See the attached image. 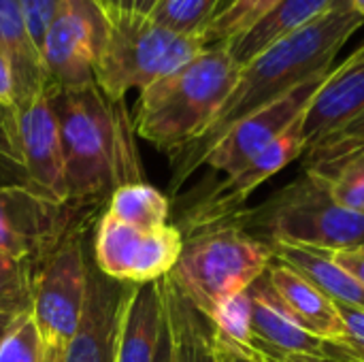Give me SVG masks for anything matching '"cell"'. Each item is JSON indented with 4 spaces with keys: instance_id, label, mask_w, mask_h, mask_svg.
<instances>
[{
    "instance_id": "cell-1",
    "label": "cell",
    "mask_w": 364,
    "mask_h": 362,
    "mask_svg": "<svg viewBox=\"0 0 364 362\" xmlns=\"http://www.w3.org/2000/svg\"><path fill=\"white\" fill-rule=\"evenodd\" d=\"M363 21V17L352 9H331L322 17L271 43L241 66L230 96L205 134L173 156V190H177L203 164L205 154L226 134L228 128L301 83L328 73L333 68V60Z\"/></svg>"
},
{
    "instance_id": "cell-2",
    "label": "cell",
    "mask_w": 364,
    "mask_h": 362,
    "mask_svg": "<svg viewBox=\"0 0 364 362\" xmlns=\"http://www.w3.org/2000/svg\"><path fill=\"white\" fill-rule=\"evenodd\" d=\"M64 156L68 201L94 207L117 188L143 181L134 143V124L124 100H109L96 83L60 90L49 87Z\"/></svg>"
},
{
    "instance_id": "cell-3",
    "label": "cell",
    "mask_w": 364,
    "mask_h": 362,
    "mask_svg": "<svg viewBox=\"0 0 364 362\" xmlns=\"http://www.w3.org/2000/svg\"><path fill=\"white\" fill-rule=\"evenodd\" d=\"M239 70L224 45L203 49L179 70L141 90L134 132L160 151L179 154L211 126Z\"/></svg>"
},
{
    "instance_id": "cell-4",
    "label": "cell",
    "mask_w": 364,
    "mask_h": 362,
    "mask_svg": "<svg viewBox=\"0 0 364 362\" xmlns=\"http://www.w3.org/2000/svg\"><path fill=\"white\" fill-rule=\"evenodd\" d=\"M273 252L235 224L222 222L188 230L177 265L168 273L173 286L209 320L258 282Z\"/></svg>"
},
{
    "instance_id": "cell-5",
    "label": "cell",
    "mask_w": 364,
    "mask_h": 362,
    "mask_svg": "<svg viewBox=\"0 0 364 362\" xmlns=\"http://www.w3.org/2000/svg\"><path fill=\"white\" fill-rule=\"evenodd\" d=\"M226 222L267 245L296 243L322 252L364 247V215L339 207L309 175L288 183L262 205L237 211Z\"/></svg>"
},
{
    "instance_id": "cell-6",
    "label": "cell",
    "mask_w": 364,
    "mask_h": 362,
    "mask_svg": "<svg viewBox=\"0 0 364 362\" xmlns=\"http://www.w3.org/2000/svg\"><path fill=\"white\" fill-rule=\"evenodd\" d=\"M203 49L207 47L200 36L177 34L149 17L117 13L111 17L94 79L109 100L119 102L130 90L141 92L179 70Z\"/></svg>"
},
{
    "instance_id": "cell-7",
    "label": "cell",
    "mask_w": 364,
    "mask_h": 362,
    "mask_svg": "<svg viewBox=\"0 0 364 362\" xmlns=\"http://www.w3.org/2000/svg\"><path fill=\"white\" fill-rule=\"evenodd\" d=\"M87 220L79 222L34 271L32 318L43 346L66 350L87 294Z\"/></svg>"
},
{
    "instance_id": "cell-8",
    "label": "cell",
    "mask_w": 364,
    "mask_h": 362,
    "mask_svg": "<svg viewBox=\"0 0 364 362\" xmlns=\"http://www.w3.org/2000/svg\"><path fill=\"white\" fill-rule=\"evenodd\" d=\"M181 250L183 235L173 224L143 230L105 211L94 226L92 262L117 284L143 286L164 280L177 265Z\"/></svg>"
},
{
    "instance_id": "cell-9",
    "label": "cell",
    "mask_w": 364,
    "mask_h": 362,
    "mask_svg": "<svg viewBox=\"0 0 364 362\" xmlns=\"http://www.w3.org/2000/svg\"><path fill=\"white\" fill-rule=\"evenodd\" d=\"M111 30L98 0H62L43 38L41 58L49 87L73 90L96 83V62Z\"/></svg>"
},
{
    "instance_id": "cell-10",
    "label": "cell",
    "mask_w": 364,
    "mask_h": 362,
    "mask_svg": "<svg viewBox=\"0 0 364 362\" xmlns=\"http://www.w3.org/2000/svg\"><path fill=\"white\" fill-rule=\"evenodd\" d=\"M83 220L85 207L53 203L21 183H0V252L30 260L34 271Z\"/></svg>"
},
{
    "instance_id": "cell-11",
    "label": "cell",
    "mask_w": 364,
    "mask_h": 362,
    "mask_svg": "<svg viewBox=\"0 0 364 362\" xmlns=\"http://www.w3.org/2000/svg\"><path fill=\"white\" fill-rule=\"evenodd\" d=\"M9 126L19 156L21 186L53 203H70L60 128L49 92L43 90L34 98L17 105L9 117Z\"/></svg>"
},
{
    "instance_id": "cell-12",
    "label": "cell",
    "mask_w": 364,
    "mask_h": 362,
    "mask_svg": "<svg viewBox=\"0 0 364 362\" xmlns=\"http://www.w3.org/2000/svg\"><path fill=\"white\" fill-rule=\"evenodd\" d=\"M328 73L301 83L299 87L290 90L288 94L279 96L277 100L264 105L262 109L237 122L205 154L203 164L226 173V177L237 173L258 151H262L269 143L282 137L299 117H303V113L307 111L311 98L316 96V92L320 90Z\"/></svg>"
},
{
    "instance_id": "cell-13",
    "label": "cell",
    "mask_w": 364,
    "mask_h": 362,
    "mask_svg": "<svg viewBox=\"0 0 364 362\" xmlns=\"http://www.w3.org/2000/svg\"><path fill=\"white\" fill-rule=\"evenodd\" d=\"M301 119L303 117H299L282 137H277L262 151H258L237 173L228 175L198 205H194L190 211H186V222H183L186 230H194V228L226 222L230 215H235L237 211L243 209L241 205L250 198V194L258 186H262L273 175L284 171L290 162L301 158L305 154V149H307Z\"/></svg>"
},
{
    "instance_id": "cell-14",
    "label": "cell",
    "mask_w": 364,
    "mask_h": 362,
    "mask_svg": "<svg viewBox=\"0 0 364 362\" xmlns=\"http://www.w3.org/2000/svg\"><path fill=\"white\" fill-rule=\"evenodd\" d=\"M364 111V43L337 68H331L324 83L303 113L301 126L307 149L346 128ZM305 149V151H307Z\"/></svg>"
},
{
    "instance_id": "cell-15",
    "label": "cell",
    "mask_w": 364,
    "mask_h": 362,
    "mask_svg": "<svg viewBox=\"0 0 364 362\" xmlns=\"http://www.w3.org/2000/svg\"><path fill=\"white\" fill-rule=\"evenodd\" d=\"M250 337L256 350L275 358L331 362V344L309 335L282 312L264 275L250 288Z\"/></svg>"
},
{
    "instance_id": "cell-16",
    "label": "cell",
    "mask_w": 364,
    "mask_h": 362,
    "mask_svg": "<svg viewBox=\"0 0 364 362\" xmlns=\"http://www.w3.org/2000/svg\"><path fill=\"white\" fill-rule=\"evenodd\" d=\"M264 280L273 301L292 322H296L303 331L318 337L320 341L333 346L343 344L346 326L339 307L318 286H314L294 269L275 260L269 265Z\"/></svg>"
},
{
    "instance_id": "cell-17",
    "label": "cell",
    "mask_w": 364,
    "mask_h": 362,
    "mask_svg": "<svg viewBox=\"0 0 364 362\" xmlns=\"http://www.w3.org/2000/svg\"><path fill=\"white\" fill-rule=\"evenodd\" d=\"M128 290V284L107 280L90 258L83 314L73 339L64 350L62 362H98L113 350L119 309Z\"/></svg>"
},
{
    "instance_id": "cell-18",
    "label": "cell",
    "mask_w": 364,
    "mask_h": 362,
    "mask_svg": "<svg viewBox=\"0 0 364 362\" xmlns=\"http://www.w3.org/2000/svg\"><path fill=\"white\" fill-rule=\"evenodd\" d=\"M164 329L160 282L130 286L117 320L113 362H154Z\"/></svg>"
},
{
    "instance_id": "cell-19",
    "label": "cell",
    "mask_w": 364,
    "mask_h": 362,
    "mask_svg": "<svg viewBox=\"0 0 364 362\" xmlns=\"http://www.w3.org/2000/svg\"><path fill=\"white\" fill-rule=\"evenodd\" d=\"M0 51L11 66L15 107L47 90L41 51L34 45L19 0H0Z\"/></svg>"
},
{
    "instance_id": "cell-20",
    "label": "cell",
    "mask_w": 364,
    "mask_h": 362,
    "mask_svg": "<svg viewBox=\"0 0 364 362\" xmlns=\"http://www.w3.org/2000/svg\"><path fill=\"white\" fill-rule=\"evenodd\" d=\"M269 247L273 252L275 262H282L301 273L303 277H307L337 305L364 309L363 284L352 273L341 269L324 252L296 243H271Z\"/></svg>"
},
{
    "instance_id": "cell-21",
    "label": "cell",
    "mask_w": 364,
    "mask_h": 362,
    "mask_svg": "<svg viewBox=\"0 0 364 362\" xmlns=\"http://www.w3.org/2000/svg\"><path fill=\"white\" fill-rule=\"evenodd\" d=\"M331 9L333 0H279L277 6L269 15H264L254 28H250L245 34L224 47L241 68L271 43L307 26Z\"/></svg>"
},
{
    "instance_id": "cell-22",
    "label": "cell",
    "mask_w": 364,
    "mask_h": 362,
    "mask_svg": "<svg viewBox=\"0 0 364 362\" xmlns=\"http://www.w3.org/2000/svg\"><path fill=\"white\" fill-rule=\"evenodd\" d=\"M160 290L175 362H218L211 341V322L173 286L168 275L160 280Z\"/></svg>"
},
{
    "instance_id": "cell-23",
    "label": "cell",
    "mask_w": 364,
    "mask_h": 362,
    "mask_svg": "<svg viewBox=\"0 0 364 362\" xmlns=\"http://www.w3.org/2000/svg\"><path fill=\"white\" fill-rule=\"evenodd\" d=\"M107 213H111L124 224L143 230H154L168 224L171 201L151 183L134 181L117 188L107 198Z\"/></svg>"
},
{
    "instance_id": "cell-24",
    "label": "cell",
    "mask_w": 364,
    "mask_h": 362,
    "mask_svg": "<svg viewBox=\"0 0 364 362\" xmlns=\"http://www.w3.org/2000/svg\"><path fill=\"white\" fill-rule=\"evenodd\" d=\"M279 0H232L220 11L203 32L205 47L228 45L254 28L264 15H269Z\"/></svg>"
},
{
    "instance_id": "cell-25",
    "label": "cell",
    "mask_w": 364,
    "mask_h": 362,
    "mask_svg": "<svg viewBox=\"0 0 364 362\" xmlns=\"http://www.w3.org/2000/svg\"><path fill=\"white\" fill-rule=\"evenodd\" d=\"M305 175L316 179L339 207L364 215V149L352 154L328 171Z\"/></svg>"
},
{
    "instance_id": "cell-26",
    "label": "cell",
    "mask_w": 364,
    "mask_h": 362,
    "mask_svg": "<svg viewBox=\"0 0 364 362\" xmlns=\"http://www.w3.org/2000/svg\"><path fill=\"white\" fill-rule=\"evenodd\" d=\"M222 0H158L149 19L186 36H200L211 23Z\"/></svg>"
},
{
    "instance_id": "cell-27",
    "label": "cell",
    "mask_w": 364,
    "mask_h": 362,
    "mask_svg": "<svg viewBox=\"0 0 364 362\" xmlns=\"http://www.w3.org/2000/svg\"><path fill=\"white\" fill-rule=\"evenodd\" d=\"M34 265L0 252V314L32 312Z\"/></svg>"
},
{
    "instance_id": "cell-28",
    "label": "cell",
    "mask_w": 364,
    "mask_h": 362,
    "mask_svg": "<svg viewBox=\"0 0 364 362\" xmlns=\"http://www.w3.org/2000/svg\"><path fill=\"white\" fill-rule=\"evenodd\" d=\"M364 149V111L339 132L326 137L303 154L305 173H322Z\"/></svg>"
},
{
    "instance_id": "cell-29",
    "label": "cell",
    "mask_w": 364,
    "mask_h": 362,
    "mask_svg": "<svg viewBox=\"0 0 364 362\" xmlns=\"http://www.w3.org/2000/svg\"><path fill=\"white\" fill-rule=\"evenodd\" d=\"M0 362H43V341L32 312L21 314L11 335L0 346Z\"/></svg>"
},
{
    "instance_id": "cell-30",
    "label": "cell",
    "mask_w": 364,
    "mask_h": 362,
    "mask_svg": "<svg viewBox=\"0 0 364 362\" xmlns=\"http://www.w3.org/2000/svg\"><path fill=\"white\" fill-rule=\"evenodd\" d=\"M60 2L62 0H19L21 13L26 17V23L30 28V34H32L34 45L38 47V51L43 47V38L47 34V28H49Z\"/></svg>"
},
{
    "instance_id": "cell-31",
    "label": "cell",
    "mask_w": 364,
    "mask_h": 362,
    "mask_svg": "<svg viewBox=\"0 0 364 362\" xmlns=\"http://www.w3.org/2000/svg\"><path fill=\"white\" fill-rule=\"evenodd\" d=\"M337 307L346 326V339L339 346L352 354L364 356V309L346 307V305H337Z\"/></svg>"
},
{
    "instance_id": "cell-32",
    "label": "cell",
    "mask_w": 364,
    "mask_h": 362,
    "mask_svg": "<svg viewBox=\"0 0 364 362\" xmlns=\"http://www.w3.org/2000/svg\"><path fill=\"white\" fill-rule=\"evenodd\" d=\"M0 164L4 169H13L19 171V156H17V147L11 134V126H9V117L0 111Z\"/></svg>"
},
{
    "instance_id": "cell-33",
    "label": "cell",
    "mask_w": 364,
    "mask_h": 362,
    "mask_svg": "<svg viewBox=\"0 0 364 362\" xmlns=\"http://www.w3.org/2000/svg\"><path fill=\"white\" fill-rule=\"evenodd\" d=\"M322 252V250H320ZM328 258H333L341 269L352 273L364 286V247L363 250H341V252H324Z\"/></svg>"
},
{
    "instance_id": "cell-34",
    "label": "cell",
    "mask_w": 364,
    "mask_h": 362,
    "mask_svg": "<svg viewBox=\"0 0 364 362\" xmlns=\"http://www.w3.org/2000/svg\"><path fill=\"white\" fill-rule=\"evenodd\" d=\"M15 109V87H13V75H11V66L4 58V53L0 51V111L11 117Z\"/></svg>"
},
{
    "instance_id": "cell-35",
    "label": "cell",
    "mask_w": 364,
    "mask_h": 362,
    "mask_svg": "<svg viewBox=\"0 0 364 362\" xmlns=\"http://www.w3.org/2000/svg\"><path fill=\"white\" fill-rule=\"evenodd\" d=\"M158 0H119V13L126 15H139V17H149Z\"/></svg>"
},
{
    "instance_id": "cell-36",
    "label": "cell",
    "mask_w": 364,
    "mask_h": 362,
    "mask_svg": "<svg viewBox=\"0 0 364 362\" xmlns=\"http://www.w3.org/2000/svg\"><path fill=\"white\" fill-rule=\"evenodd\" d=\"M154 362H175L173 341H171V333H168V326H166V318H164V329L160 333V341H158V350H156Z\"/></svg>"
},
{
    "instance_id": "cell-37",
    "label": "cell",
    "mask_w": 364,
    "mask_h": 362,
    "mask_svg": "<svg viewBox=\"0 0 364 362\" xmlns=\"http://www.w3.org/2000/svg\"><path fill=\"white\" fill-rule=\"evenodd\" d=\"M19 318H21V314H0V346L11 335V331L15 329Z\"/></svg>"
},
{
    "instance_id": "cell-38",
    "label": "cell",
    "mask_w": 364,
    "mask_h": 362,
    "mask_svg": "<svg viewBox=\"0 0 364 362\" xmlns=\"http://www.w3.org/2000/svg\"><path fill=\"white\" fill-rule=\"evenodd\" d=\"M64 352L58 350V348H49V346H43V362H62Z\"/></svg>"
},
{
    "instance_id": "cell-39",
    "label": "cell",
    "mask_w": 364,
    "mask_h": 362,
    "mask_svg": "<svg viewBox=\"0 0 364 362\" xmlns=\"http://www.w3.org/2000/svg\"><path fill=\"white\" fill-rule=\"evenodd\" d=\"M100 4H102V9L111 15V17H115L117 13H119V0H98Z\"/></svg>"
},
{
    "instance_id": "cell-40",
    "label": "cell",
    "mask_w": 364,
    "mask_h": 362,
    "mask_svg": "<svg viewBox=\"0 0 364 362\" xmlns=\"http://www.w3.org/2000/svg\"><path fill=\"white\" fill-rule=\"evenodd\" d=\"M350 9L364 19V0H350Z\"/></svg>"
},
{
    "instance_id": "cell-41",
    "label": "cell",
    "mask_w": 364,
    "mask_h": 362,
    "mask_svg": "<svg viewBox=\"0 0 364 362\" xmlns=\"http://www.w3.org/2000/svg\"><path fill=\"white\" fill-rule=\"evenodd\" d=\"M333 9H335V11L350 9V0H333Z\"/></svg>"
},
{
    "instance_id": "cell-42",
    "label": "cell",
    "mask_w": 364,
    "mask_h": 362,
    "mask_svg": "<svg viewBox=\"0 0 364 362\" xmlns=\"http://www.w3.org/2000/svg\"><path fill=\"white\" fill-rule=\"evenodd\" d=\"M269 356V354H267ZM273 362H307V361H288V358H275V356H269Z\"/></svg>"
},
{
    "instance_id": "cell-43",
    "label": "cell",
    "mask_w": 364,
    "mask_h": 362,
    "mask_svg": "<svg viewBox=\"0 0 364 362\" xmlns=\"http://www.w3.org/2000/svg\"><path fill=\"white\" fill-rule=\"evenodd\" d=\"M98 362H113V350H111L109 354H105V356H102Z\"/></svg>"
},
{
    "instance_id": "cell-44",
    "label": "cell",
    "mask_w": 364,
    "mask_h": 362,
    "mask_svg": "<svg viewBox=\"0 0 364 362\" xmlns=\"http://www.w3.org/2000/svg\"><path fill=\"white\" fill-rule=\"evenodd\" d=\"M230 2H232V0H222V2H220V9H218V13H220V11H224V9H226ZM218 13H215V15H218Z\"/></svg>"
}]
</instances>
